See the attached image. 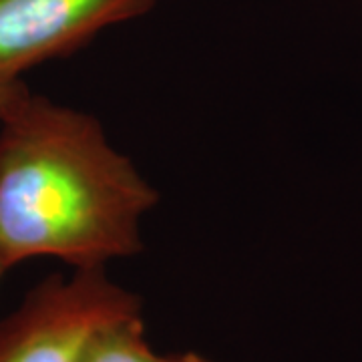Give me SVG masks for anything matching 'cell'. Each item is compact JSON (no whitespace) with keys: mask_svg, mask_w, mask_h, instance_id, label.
<instances>
[{"mask_svg":"<svg viewBox=\"0 0 362 362\" xmlns=\"http://www.w3.org/2000/svg\"><path fill=\"white\" fill-rule=\"evenodd\" d=\"M28 87L25 85V81H13V83H0V119L2 115L11 109V105L23 97Z\"/></svg>","mask_w":362,"mask_h":362,"instance_id":"5b68a950","label":"cell"},{"mask_svg":"<svg viewBox=\"0 0 362 362\" xmlns=\"http://www.w3.org/2000/svg\"><path fill=\"white\" fill-rule=\"evenodd\" d=\"M156 362H214L197 352H175V354H157Z\"/></svg>","mask_w":362,"mask_h":362,"instance_id":"8992f818","label":"cell"},{"mask_svg":"<svg viewBox=\"0 0 362 362\" xmlns=\"http://www.w3.org/2000/svg\"><path fill=\"white\" fill-rule=\"evenodd\" d=\"M141 312L119 318L95 330L78 352L77 362H156Z\"/></svg>","mask_w":362,"mask_h":362,"instance_id":"277c9868","label":"cell"},{"mask_svg":"<svg viewBox=\"0 0 362 362\" xmlns=\"http://www.w3.org/2000/svg\"><path fill=\"white\" fill-rule=\"evenodd\" d=\"M156 187L89 113L26 90L0 119V254L75 270L139 254Z\"/></svg>","mask_w":362,"mask_h":362,"instance_id":"6da1fadb","label":"cell"},{"mask_svg":"<svg viewBox=\"0 0 362 362\" xmlns=\"http://www.w3.org/2000/svg\"><path fill=\"white\" fill-rule=\"evenodd\" d=\"M159 0H0V83L63 59L107 28L151 13Z\"/></svg>","mask_w":362,"mask_h":362,"instance_id":"3957f363","label":"cell"},{"mask_svg":"<svg viewBox=\"0 0 362 362\" xmlns=\"http://www.w3.org/2000/svg\"><path fill=\"white\" fill-rule=\"evenodd\" d=\"M139 312L141 300L105 270L57 274L0 322V362H77L95 330Z\"/></svg>","mask_w":362,"mask_h":362,"instance_id":"7a4b0ae2","label":"cell"},{"mask_svg":"<svg viewBox=\"0 0 362 362\" xmlns=\"http://www.w3.org/2000/svg\"><path fill=\"white\" fill-rule=\"evenodd\" d=\"M11 270V268H8V266H6V262H4V258H2V254H0V278H2V276H4V274H6V272Z\"/></svg>","mask_w":362,"mask_h":362,"instance_id":"52a82bcc","label":"cell"}]
</instances>
